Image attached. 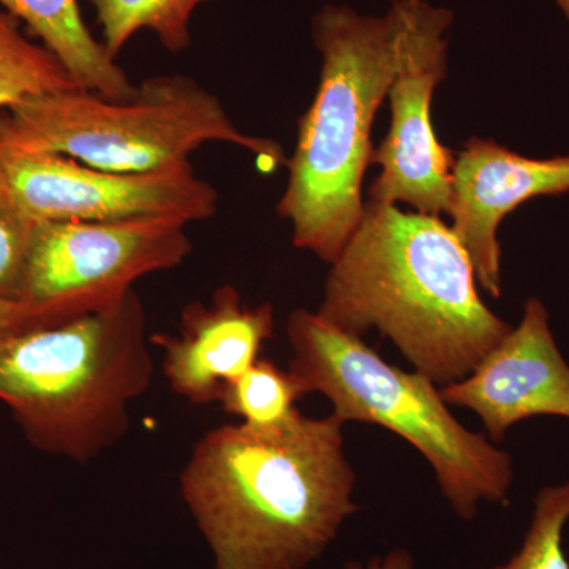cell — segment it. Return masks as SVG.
<instances>
[{
    "label": "cell",
    "mask_w": 569,
    "mask_h": 569,
    "mask_svg": "<svg viewBox=\"0 0 569 569\" xmlns=\"http://www.w3.org/2000/svg\"><path fill=\"white\" fill-rule=\"evenodd\" d=\"M335 413L276 432L213 427L179 477L213 569H306L358 511L355 468Z\"/></svg>",
    "instance_id": "obj_1"
},
{
    "label": "cell",
    "mask_w": 569,
    "mask_h": 569,
    "mask_svg": "<svg viewBox=\"0 0 569 569\" xmlns=\"http://www.w3.org/2000/svg\"><path fill=\"white\" fill-rule=\"evenodd\" d=\"M329 266L318 316L351 336L377 329L437 387L466 378L511 331L482 302L470 257L440 217L366 201Z\"/></svg>",
    "instance_id": "obj_2"
},
{
    "label": "cell",
    "mask_w": 569,
    "mask_h": 569,
    "mask_svg": "<svg viewBox=\"0 0 569 569\" xmlns=\"http://www.w3.org/2000/svg\"><path fill=\"white\" fill-rule=\"evenodd\" d=\"M406 9L383 17L328 6L312 21L321 73L316 99L299 121L288 182L277 203L293 246L331 264L365 217L362 179L372 164L373 119L406 52Z\"/></svg>",
    "instance_id": "obj_3"
},
{
    "label": "cell",
    "mask_w": 569,
    "mask_h": 569,
    "mask_svg": "<svg viewBox=\"0 0 569 569\" xmlns=\"http://www.w3.org/2000/svg\"><path fill=\"white\" fill-rule=\"evenodd\" d=\"M137 291L118 302L0 343V402L44 455L91 463L132 426L153 378Z\"/></svg>",
    "instance_id": "obj_4"
},
{
    "label": "cell",
    "mask_w": 569,
    "mask_h": 569,
    "mask_svg": "<svg viewBox=\"0 0 569 569\" xmlns=\"http://www.w3.org/2000/svg\"><path fill=\"white\" fill-rule=\"evenodd\" d=\"M288 370L307 395L325 396L340 421L377 425L417 449L436 473L441 496L460 519L481 503H505L515 485L509 452L460 425L433 381L389 365L362 337L298 309L287 321Z\"/></svg>",
    "instance_id": "obj_5"
},
{
    "label": "cell",
    "mask_w": 569,
    "mask_h": 569,
    "mask_svg": "<svg viewBox=\"0 0 569 569\" xmlns=\"http://www.w3.org/2000/svg\"><path fill=\"white\" fill-rule=\"evenodd\" d=\"M0 133L112 173L181 167L208 142L254 153L264 173L287 164L279 142L241 132L220 100L187 74L148 78L126 100L84 89L36 97L0 112Z\"/></svg>",
    "instance_id": "obj_6"
},
{
    "label": "cell",
    "mask_w": 569,
    "mask_h": 569,
    "mask_svg": "<svg viewBox=\"0 0 569 569\" xmlns=\"http://www.w3.org/2000/svg\"><path fill=\"white\" fill-rule=\"evenodd\" d=\"M0 197L36 223L176 217L203 222L219 211L216 187L192 163L112 173L62 153L26 148L0 133Z\"/></svg>",
    "instance_id": "obj_7"
},
{
    "label": "cell",
    "mask_w": 569,
    "mask_h": 569,
    "mask_svg": "<svg viewBox=\"0 0 569 569\" xmlns=\"http://www.w3.org/2000/svg\"><path fill=\"white\" fill-rule=\"evenodd\" d=\"M189 224L163 216L39 223L20 301L73 316L103 309L142 277L181 266L193 252Z\"/></svg>",
    "instance_id": "obj_8"
},
{
    "label": "cell",
    "mask_w": 569,
    "mask_h": 569,
    "mask_svg": "<svg viewBox=\"0 0 569 569\" xmlns=\"http://www.w3.org/2000/svg\"><path fill=\"white\" fill-rule=\"evenodd\" d=\"M406 52L389 88L391 126L372 163L381 168L369 201L406 203L426 216L448 213L456 153L438 141L432 123V97L447 77L451 11L427 0H402Z\"/></svg>",
    "instance_id": "obj_9"
},
{
    "label": "cell",
    "mask_w": 569,
    "mask_h": 569,
    "mask_svg": "<svg viewBox=\"0 0 569 569\" xmlns=\"http://www.w3.org/2000/svg\"><path fill=\"white\" fill-rule=\"evenodd\" d=\"M440 392L448 406L473 411L496 445L527 419L569 421V365L557 346L545 302L530 298L519 325L466 378Z\"/></svg>",
    "instance_id": "obj_10"
},
{
    "label": "cell",
    "mask_w": 569,
    "mask_h": 569,
    "mask_svg": "<svg viewBox=\"0 0 569 569\" xmlns=\"http://www.w3.org/2000/svg\"><path fill=\"white\" fill-rule=\"evenodd\" d=\"M568 192L569 156L531 159L478 137L456 153L448 209L451 230L486 293L501 296V220L531 198Z\"/></svg>",
    "instance_id": "obj_11"
},
{
    "label": "cell",
    "mask_w": 569,
    "mask_h": 569,
    "mask_svg": "<svg viewBox=\"0 0 569 569\" xmlns=\"http://www.w3.org/2000/svg\"><path fill=\"white\" fill-rule=\"evenodd\" d=\"M274 328V307L247 306L234 287L222 284L211 301L183 307L178 335L156 332L149 340L163 353L171 391L193 406H211L224 385L260 359Z\"/></svg>",
    "instance_id": "obj_12"
},
{
    "label": "cell",
    "mask_w": 569,
    "mask_h": 569,
    "mask_svg": "<svg viewBox=\"0 0 569 569\" xmlns=\"http://www.w3.org/2000/svg\"><path fill=\"white\" fill-rule=\"evenodd\" d=\"M0 9L61 61L78 88L112 100L130 99L137 92L127 71L82 21L78 0H0Z\"/></svg>",
    "instance_id": "obj_13"
},
{
    "label": "cell",
    "mask_w": 569,
    "mask_h": 569,
    "mask_svg": "<svg viewBox=\"0 0 569 569\" xmlns=\"http://www.w3.org/2000/svg\"><path fill=\"white\" fill-rule=\"evenodd\" d=\"M211 0H92L102 43L118 58L134 33L149 29L171 54L192 47L190 22L194 10Z\"/></svg>",
    "instance_id": "obj_14"
},
{
    "label": "cell",
    "mask_w": 569,
    "mask_h": 569,
    "mask_svg": "<svg viewBox=\"0 0 569 569\" xmlns=\"http://www.w3.org/2000/svg\"><path fill=\"white\" fill-rule=\"evenodd\" d=\"M20 24L0 9V112L47 93L80 89L61 61Z\"/></svg>",
    "instance_id": "obj_15"
},
{
    "label": "cell",
    "mask_w": 569,
    "mask_h": 569,
    "mask_svg": "<svg viewBox=\"0 0 569 569\" xmlns=\"http://www.w3.org/2000/svg\"><path fill=\"white\" fill-rule=\"evenodd\" d=\"M305 396L306 388L290 370L260 358L241 377L224 385L219 403L249 429L276 432L298 419L301 411L296 403Z\"/></svg>",
    "instance_id": "obj_16"
},
{
    "label": "cell",
    "mask_w": 569,
    "mask_h": 569,
    "mask_svg": "<svg viewBox=\"0 0 569 569\" xmlns=\"http://www.w3.org/2000/svg\"><path fill=\"white\" fill-rule=\"evenodd\" d=\"M569 522V481L538 490L519 549L493 569H569L563 548Z\"/></svg>",
    "instance_id": "obj_17"
},
{
    "label": "cell",
    "mask_w": 569,
    "mask_h": 569,
    "mask_svg": "<svg viewBox=\"0 0 569 569\" xmlns=\"http://www.w3.org/2000/svg\"><path fill=\"white\" fill-rule=\"evenodd\" d=\"M37 227L0 197V298L20 301Z\"/></svg>",
    "instance_id": "obj_18"
},
{
    "label": "cell",
    "mask_w": 569,
    "mask_h": 569,
    "mask_svg": "<svg viewBox=\"0 0 569 569\" xmlns=\"http://www.w3.org/2000/svg\"><path fill=\"white\" fill-rule=\"evenodd\" d=\"M73 313L59 307L33 306L22 301L0 298V343L11 337L43 328V326L61 323L73 318Z\"/></svg>",
    "instance_id": "obj_19"
},
{
    "label": "cell",
    "mask_w": 569,
    "mask_h": 569,
    "mask_svg": "<svg viewBox=\"0 0 569 569\" xmlns=\"http://www.w3.org/2000/svg\"><path fill=\"white\" fill-rule=\"evenodd\" d=\"M342 569H415V559L410 550L396 548L389 550L385 557H376L367 563L362 561H347Z\"/></svg>",
    "instance_id": "obj_20"
},
{
    "label": "cell",
    "mask_w": 569,
    "mask_h": 569,
    "mask_svg": "<svg viewBox=\"0 0 569 569\" xmlns=\"http://www.w3.org/2000/svg\"><path fill=\"white\" fill-rule=\"evenodd\" d=\"M557 6H559L561 13H563L565 18L569 21V0H557Z\"/></svg>",
    "instance_id": "obj_21"
}]
</instances>
